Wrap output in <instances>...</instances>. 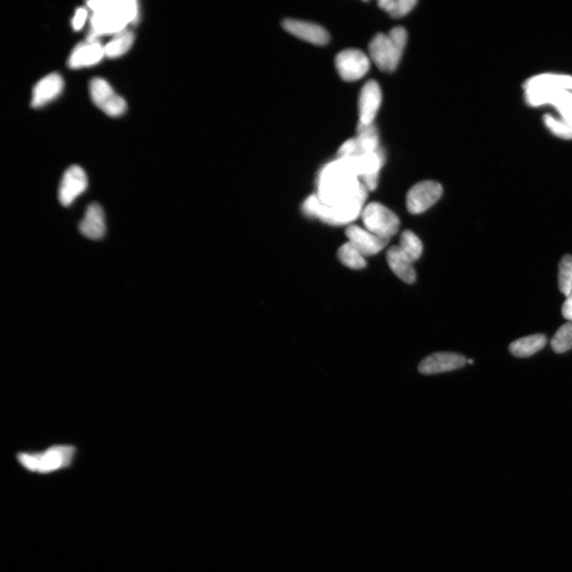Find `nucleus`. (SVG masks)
I'll return each instance as SVG.
<instances>
[{"instance_id": "1a4fd4ad", "label": "nucleus", "mask_w": 572, "mask_h": 572, "mask_svg": "<svg viewBox=\"0 0 572 572\" xmlns=\"http://www.w3.org/2000/svg\"><path fill=\"white\" fill-rule=\"evenodd\" d=\"M468 360L455 352H436L425 357L418 365V371L424 375L446 373L464 368Z\"/></svg>"}, {"instance_id": "393cba45", "label": "nucleus", "mask_w": 572, "mask_h": 572, "mask_svg": "<svg viewBox=\"0 0 572 572\" xmlns=\"http://www.w3.org/2000/svg\"><path fill=\"white\" fill-rule=\"evenodd\" d=\"M555 353L562 354L572 349V322L561 326L551 341Z\"/></svg>"}, {"instance_id": "cd10ccee", "label": "nucleus", "mask_w": 572, "mask_h": 572, "mask_svg": "<svg viewBox=\"0 0 572 572\" xmlns=\"http://www.w3.org/2000/svg\"><path fill=\"white\" fill-rule=\"evenodd\" d=\"M340 158L359 156V149L357 138H352L343 144L338 149Z\"/></svg>"}, {"instance_id": "6e6552de", "label": "nucleus", "mask_w": 572, "mask_h": 572, "mask_svg": "<svg viewBox=\"0 0 572 572\" xmlns=\"http://www.w3.org/2000/svg\"><path fill=\"white\" fill-rule=\"evenodd\" d=\"M336 66L343 80L354 81L362 79L368 73L370 63L368 57L363 51L357 49H348L337 55Z\"/></svg>"}, {"instance_id": "412c9836", "label": "nucleus", "mask_w": 572, "mask_h": 572, "mask_svg": "<svg viewBox=\"0 0 572 572\" xmlns=\"http://www.w3.org/2000/svg\"><path fill=\"white\" fill-rule=\"evenodd\" d=\"M357 131L359 155L373 153L379 149V136L374 124L366 125L359 123Z\"/></svg>"}, {"instance_id": "4be33fe9", "label": "nucleus", "mask_w": 572, "mask_h": 572, "mask_svg": "<svg viewBox=\"0 0 572 572\" xmlns=\"http://www.w3.org/2000/svg\"><path fill=\"white\" fill-rule=\"evenodd\" d=\"M338 257L341 262L350 269L360 270L366 265L363 255L350 242L343 244L338 249Z\"/></svg>"}, {"instance_id": "0eeeda50", "label": "nucleus", "mask_w": 572, "mask_h": 572, "mask_svg": "<svg viewBox=\"0 0 572 572\" xmlns=\"http://www.w3.org/2000/svg\"><path fill=\"white\" fill-rule=\"evenodd\" d=\"M443 188L440 183L425 181L410 188L407 197L409 212L412 214L423 213L441 199Z\"/></svg>"}, {"instance_id": "c85d7f7f", "label": "nucleus", "mask_w": 572, "mask_h": 572, "mask_svg": "<svg viewBox=\"0 0 572 572\" xmlns=\"http://www.w3.org/2000/svg\"><path fill=\"white\" fill-rule=\"evenodd\" d=\"M87 16L88 12L85 8H81L77 9L73 21H72V25H73L75 31H80L82 27L84 26Z\"/></svg>"}, {"instance_id": "2eb2a0df", "label": "nucleus", "mask_w": 572, "mask_h": 572, "mask_svg": "<svg viewBox=\"0 0 572 572\" xmlns=\"http://www.w3.org/2000/svg\"><path fill=\"white\" fill-rule=\"evenodd\" d=\"M105 56L104 47L98 40L79 44L72 52L69 65L72 69H80L96 65Z\"/></svg>"}, {"instance_id": "a211bd4d", "label": "nucleus", "mask_w": 572, "mask_h": 572, "mask_svg": "<svg viewBox=\"0 0 572 572\" xmlns=\"http://www.w3.org/2000/svg\"><path fill=\"white\" fill-rule=\"evenodd\" d=\"M547 343V338L535 334L518 338L509 345V351L515 357L527 358L540 352Z\"/></svg>"}, {"instance_id": "39448f33", "label": "nucleus", "mask_w": 572, "mask_h": 572, "mask_svg": "<svg viewBox=\"0 0 572 572\" xmlns=\"http://www.w3.org/2000/svg\"><path fill=\"white\" fill-rule=\"evenodd\" d=\"M361 216L366 230L386 240H390L399 230L398 215L379 203L366 205Z\"/></svg>"}, {"instance_id": "a878e982", "label": "nucleus", "mask_w": 572, "mask_h": 572, "mask_svg": "<svg viewBox=\"0 0 572 572\" xmlns=\"http://www.w3.org/2000/svg\"><path fill=\"white\" fill-rule=\"evenodd\" d=\"M559 288L565 297L572 292V257L565 255L559 265Z\"/></svg>"}, {"instance_id": "dca6fc26", "label": "nucleus", "mask_w": 572, "mask_h": 572, "mask_svg": "<svg viewBox=\"0 0 572 572\" xmlns=\"http://www.w3.org/2000/svg\"><path fill=\"white\" fill-rule=\"evenodd\" d=\"M79 230L83 236L90 240H101L106 232V224L101 205L97 202L88 205L85 218L79 224Z\"/></svg>"}, {"instance_id": "aec40b11", "label": "nucleus", "mask_w": 572, "mask_h": 572, "mask_svg": "<svg viewBox=\"0 0 572 572\" xmlns=\"http://www.w3.org/2000/svg\"><path fill=\"white\" fill-rule=\"evenodd\" d=\"M135 40V35L129 30H124L115 35L106 46H104V54L111 58L122 56L131 49Z\"/></svg>"}, {"instance_id": "4468645a", "label": "nucleus", "mask_w": 572, "mask_h": 572, "mask_svg": "<svg viewBox=\"0 0 572 572\" xmlns=\"http://www.w3.org/2000/svg\"><path fill=\"white\" fill-rule=\"evenodd\" d=\"M63 86V77L58 74L53 73L43 77L33 91L31 106L35 108H41L52 101L62 92Z\"/></svg>"}, {"instance_id": "bb28decb", "label": "nucleus", "mask_w": 572, "mask_h": 572, "mask_svg": "<svg viewBox=\"0 0 572 572\" xmlns=\"http://www.w3.org/2000/svg\"><path fill=\"white\" fill-rule=\"evenodd\" d=\"M544 121L554 135L564 140H572V129L564 121L557 120L549 115L544 116Z\"/></svg>"}, {"instance_id": "ddd939ff", "label": "nucleus", "mask_w": 572, "mask_h": 572, "mask_svg": "<svg viewBox=\"0 0 572 572\" xmlns=\"http://www.w3.org/2000/svg\"><path fill=\"white\" fill-rule=\"evenodd\" d=\"M346 236L349 242L363 255L369 256L382 251L390 240L377 236L368 230L357 225L348 227Z\"/></svg>"}, {"instance_id": "7ed1b4c3", "label": "nucleus", "mask_w": 572, "mask_h": 572, "mask_svg": "<svg viewBox=\"0 0 572 572\" xmlns=\"http://www.w3.org/2000/svg\"><path fill=\"white\" fill-rule=\"evenodd\" d=\"M79 452L76 444L55 443L42 449L20 450L15 459L31 473L49 475L72 468Z\"/></svg>"}, {"instance_id": "f257e3e1", "label": "nucleus", "mask_w": 572, "mask_h": 572, "mask_svg": "<svg viewBox=\"0 0 572 572\" xmlns=\"http://www.w3.org/2000/svg\"><path fill=\"white\" fill-rule=\"evenodd\" d=\"M368 191L351 159L345 158L326 166L321 172L316 197L327 207L363 206Z\"/></svg>"}, {"instance_id": "f3484780", "label": "nucleus", "mask_w": 572, "mask_h": 572, "mask_svg": "<svg viewBox=\"0 0 572 572\" xmlns=\"http://www.w3.org/2000/svg\"><path fill=\"white\" fill-rule=\"evenodd\" d=\"M387 263L391 269L400 279L408 284L416 281V271L414 263L405 255L398 246L390 248L386 255Z\"/></svg>"}, {"instance_id": "6ab92c4d", "label": "nucleus", "mask_w": 572, "mask_h": 572, "mask_svg": "<svg viewBox=\"0 0 572 572\" xmlns=\"http://www.w3.org/2000/svg\"><path fill=\"white\" fill-rule=\"evenodd\" d=\"M542 87L552 90H572V76L566 75L541 74L532 77L525 84V88Z\"/></svg>"}, {"instance_id": "5701e85b", "label": "nucleus", "mask_w": 572, "mask_h": 572, "mask_svg": "<svg viewBox=\"0 0 572 572\" xmlns=\"http://www.w3.org/2000/svg\"><path fill=\"white\" fill-rule=\"evenodd\" d=\"M398 247L413 263L420 259L423 252V246L420 238L410 231H405L402 233Z\"/></svg>"}, {"instance_id": "20e7f679", "label": "nucleus", "mask_w": 572, "mask_h": 572, "mask_svg": "<svg viewBox=\"0 0 572 572\" xmlns=\"http://www.w3.org/2000/svg\"><path fill=\"white\" fill-rule=\"evenodd\" d=\"M408 40L407 32L397 26L388 35L377 34L370 42V56L382 71L393 72L402 58Z\"/></svg>"}, {"instance_id": "f8f14e48", "label": "nucleus", "mask_w": 572, "mask_h": 572, "mask_svg": "<svg viewBox=\"0 0 572 572\" xmlns=\"http://www.w3.org/2000/svg\"><path fill=\"white\" fill-rule=\"evenodd\" d=\"M382 104L381 88L375 81L366 82L361 90L359 99V123H374Z\"/></svg>"}, {"instance_id": "b1692460", "label": "nucleus", "mask_w": 572, "mask_h": 572, "mask_svg": "<svg viewBox=\"0 0 572 572\" xmlns=\"http://www.w3.org/2000/svg\"><path fill=\"white\" fill-rule=\"evenodd\" d=\"M379 6L390 14L391 17L398 19L404 17L412 10L416 0H380Z\"/></svg>"}, {"instance_id": "c756f323", "label": "nucleus", "mask_w": 572, "mask_h": 572, "mask_svg": "<svg viewBox=\"0 0 572 572\" xmlns=\"http://www.w3.org/2000/svg\"><path fill=\"white\" fill-rule=\"evenodd\" d=\"M562 314L565 319L572 322V292L566 297L562 307Z\"/></svg>"}, {"instance_id": "9d476101", "label": "nucleus", "mask_w": 572, "mask_h": 572, "mask_svg": "<svg viewBox=\"0 0 572 572\" xmlns=\"http://www.w3.org/2000/svg\"><path fill=\"white\" fill-rule=\"evenodd\" d=\"M88 186V179L84 170L79 165H72L65 171L60 181L58 198L65 207L70 206L74 199L84 193Z\"/></svg>"}, {"instance_id": "f03ea898", "label": "nucleus", "mask_w": 572, "mask_h": 572, "mask_svg": "<svg viewBox=\"0 0 572 572\" xmlns=\"http://www.w3.org/2000/svg\"><path fill=\"white\" fill-rule=\"evenodd\" d=\"M93 14L92 29L88 41L98 40L105 35H116L135 23L138 17V3L135 0H96L88 2Z\"/></svg>"}, {"instance_id": "9b49d317", "label": "nucleus", "mask_w": 572, "mask_h": 572, "mask_svg": "<svg viewBox=\"0 0 572 572\" xmlns=\"http://www.w3.org/2000/svg\"><path fill=\"white\" fill-rule=\"evenodd\" d=\"M282 26L292 35L315 45H325L330 40L324 27L311 22L287 19L283 21Z\"/></svg>"}, {"instance_id": "423d86ee", "label": "nucleus", "mask_w": 572, "mask_h": 572, "mask_svg": "<svg viewBox=\"0 0 572 572\" xmlns=\"http://www.w3.org/2000/svg\"><path fill=\"white\" fill-rule=\"evenodd\" d=\"M90 94L94 104L105 114L117 117L125 113V99L116 94L108 83L99 77L90 82Z\"/></svg>"}, {"instance_id": "7c9ffc66", "label": "nucleus", "mask_w": 572, "mask_h": 572, "mask_svg": "<svg viewBox=\"0 0 572 572\" xmlns=\"http://www.w3.org/2000/svg\"><path fill=\"white\" fill-rule=\"evenodd\" d=\"M468 363L469 364H473V363H474V361H473V360H472V359H470V360H468Z\"/></svg>"}]
</instances>
